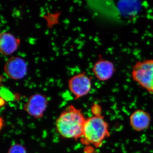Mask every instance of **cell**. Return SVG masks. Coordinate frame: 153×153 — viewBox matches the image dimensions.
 <instances>
[{
  "label": "cell",
  "instance_id": "obj_10",
  "mask_svg": "<svg viewBox=\"0 0 153 153\" xmlns=\"http://www.w3.org/2000/svg\"><path fill=\"white\" fill-rule=\"evenodd\" d=\"M8 153H26V152L24 147L21 145L16 144L11 147Z\"/></svg>",
  "mask_w": 153,
  "mask_h": 153
},
{
  "label": "cell",
  "instance_id": "obj_1",
  "mask_svg": "<svg viewBox=\"0 0 153 153\" xmlns=\"http://www.w3.org/2000/svg\"><path fill=\"white\" fill-rule=\"evenodd\" d=\"M85 120L80 110L70 105L57 118L56 128L59 133L64 137L77 139L82 136Z\"/></svg>",
  "mask_w": 153,
  "mask_h": 153
},
{
  "label": "cell",
  "instance_id": "obj_7",
  "mask_svg": "<svg viewBox=\"0 0 153 153\" xmlns=\"http://www.w3.org/2000/svg\"><path fill=\"white\" fill-rule=\"evenodd\" d=\"M47 100L46 97L41 94L30 97L25 105V110L30 115L36 118L41 117L47 108Z\"/></svg>",
  "mask_w": 153,
  "mask_h": 153
},
{
  "label": "cell",
  "instance_id": "obj_9",
  "mask_svg": "<svg viewBox=\"0 0 153 153\" xmlns=\"http://www.w3.org/2000/svg\"><path fill=\"white\" fill-rule=\"evenodd\" d=\"M151 121L150 115L142 109L134 111L129 117L130 125L134 130L142 131L147 129Z\"/></svg>",
  "mask_w": 153,
  "mask_h": 153
},
{
  "label": "cell",
  "instance_id": "obj_8",
  "mask_svg": "<svg viewBox=\"0 0 153 153\" xmlns=\"http://www.w3.org/2000/svg\"><path fill=\"white\" fill-rule=\"evenodd\" d=\"M21 41L12 33L3 32L0 36V51L3 55L9 56L19 49Z\"/></svg>",
  "mask_w": 153,
  "mask_h": 153
},
{
  "label": "cell",
  "instance_id": "obj_4",
  "mask_svg": "<svg viewBox=\"0 0 153 153\" xmlns=\"http://www.w3.org/2000/svg\"><path fill=\"white\" fill-rule=\"evenodd\" d=\"M68 87L76 99L87 95L92 87L91 77L86 72L75 74L69 79Z\"/></svg>",
  "mask_w": 153,
  "mask_h": 153
},
{
  "label": "cell",
  "instance_id": "obj_3",
  "mask_svg": "<svg viewBox=\"0 0 153 153\" xmlns=\"http://www.w3.org/2000/svg\"><path fill=\"white\" fill-rule=\"evenodd\" d=\"M131 76L141 87L153 94V59L137 61L132 68Z\"/></svg>",
  "mask_w": 153,
  "mask_h": 153
},
{
  "label": "cell",
  "instance_id": "obj_2",
  "mask_svg": "<svg viewBox=\"0 0 153 153\" xmlns=\"http://www.w3.org/2000/svg\"><path fill=\"white\" fill-rule=\"evenodd\" d=\"M109 135L108 123L101 115H95L86 119L81 138L85 144L99 148Z\"/></svg>",
  "mask_w": 153,
  "mask_h": 153
},
{
  "label": "cell",
  "instance_id": "obj_6",
  "mask_svg": "<svg viewBox=\"0 0 153 153\" xmlns=\"http://www.w3.org/2000/svg\"><path fill=\"white\" fill-rule=\"evenodd\" d=\"M92 71L97 79L100 81H106L113 76L115 67L110 60L100 58L94 64Z\"/></svg>",
  "mask_w": 153,
  "mask_h": 153
},
{
  "label": "cell",
  "instance_id": "obj_5",
  "mask_svg": "<svg viewBox=\"0 0 153 153\" xmlns=\"http://www.w3.org/2000/svg\"><path fill=\"white\" fill-rule=\"evenodd\" d=\"M4 71L6 75L10 79L15 80L22 79L27 73V64L22 57L13 56L6 61Z\"/></svg>",
  "mask_w": 153,
  "mask_h": 153
}]
</instances>
